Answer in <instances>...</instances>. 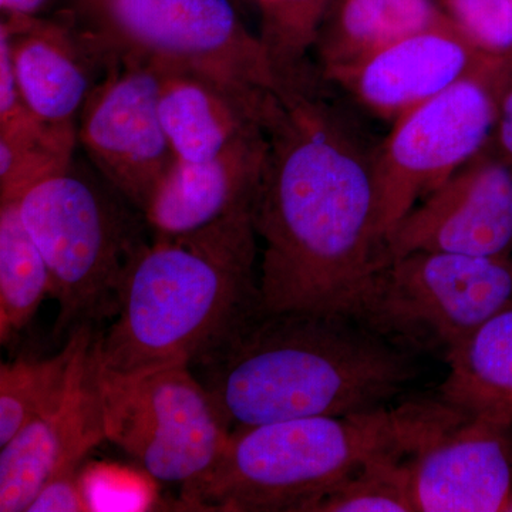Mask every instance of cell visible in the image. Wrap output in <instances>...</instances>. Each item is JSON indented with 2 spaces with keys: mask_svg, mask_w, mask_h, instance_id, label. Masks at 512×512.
<instances>
[{
  "mask_svg": "<svg viewBox=\"0 0 512 512\" xmlns=\"http://www.w3.org/2000/svg\"><path fill=\"white\" fill-rule=\"evenodd\" d=\"M254 202L262 308L356 316L383 242L376 141L312 67L279 83Z\"/></svg>",
  "mask_w": 512,
  "mask_h": 512,
  "instance_id": "cell-1",
  "label": "cell"
},
{
  "mask_svg": "<svg viewBox=\"0 0 512 512\" xmlns=\"http://www.w3.org/2000/svg\"><path fill=\"white\" fill-rule=\"evenodd\" d=\"M190 369L228 433L390 406L419 370L413 352L356 316L269 311L262 303Z\"/></svg>",
  "mask_w": 512,
  "mask_h": 512,
  "instance_id": "cell-2",
  "label": "cell"
},
{
  "mask_svg": "<svg viewBox=\"0 0 512 512\" xmlns=\"http://www.w3.org/2000/svg\"><path fill=\"white\" fill-rule=\"evenodd\" d=\"M252 211L188 234L151 237L130 266L113 323L97 335L101 367L131 373L190 366L261 305Z\"/></svg>",
  "mask_w": 512,
  "mask_h": 512,
  "instance_id": "cell-3",
  "label": "cell"
},
{
  "mask_svg": "<svg viewBox=\"0 0 512 512\" xmlns=\"http://www.w3.org/2000/svg\"><path fill=\"white\" fill-rule=\"evenodd\" d=\"M463 416L441 399L419 400L234 431L214 464L180 488L178 505L188 511L308 512L367 461L417 454Z\"/></svg>",
  "mask_w": 512,
  "mask_h": 512,
  "instance_id": "cell-4",
  "label": "cell"
},
{
  "mask_svg": "<svg viewBox=\"0 0 512 512\" xmlns=\"http://www.w3.org/2000/svg\"><path fill=\"white\" fill-rule=\"evenodd\" d=\"M73 161L18 202L23 224L49 268L59 312L56 340L83 325L114 319L148 225L103 177Z\"/></svg>",
  "mask_w": 512,
  "mask_h": 512,
  "instance_id": "cell-5",
  "label": "cell"
},
{
  "mask_svg": "<svg viewBox=\"0 0 512 512\" xmlns=\"http://www.w3.org/2000/svg\"><path fill=\"white\" fill-rule=\"evenodd\" d=\"M512 302V258L419 251L380 265L356 318L410 352L447 359Z\"/></svg>",
  "mask_w": 512,
  "mask_h": 512,
  "instance_id": "cell-6",
  "label": "cell"
},
{
  "mask_svg": "<svg viewBox=\"0 0 512 512\" xmlns=\"http://www.w3.org/2000/svg\"><path fill=\"white\" fill-rule=\"evenodd\" d=\"M96 376L106 441L153 480L184 487L220 456L229 433L190 366L111 372L96 350Z\"/></svg>",
  "mask_w": 512,
  "mask_h": 512,
  "instance_id": "cell-7",
  "label": "cell"
},
{
  "mask_svg": "<svg viewBox=\"0 0 512 512\" xmlns=\"http://www.w3.org/2000/svg\"><path fill=\"white\" fill-rule=\"evenodd\" d=\"M79 13L116 55L197 70L256 92L278 89L261 39L231 0H104Z\"/></svg>",
  "mask_w": 512,
  "mask_h": 512,
  "instance_id": "cell-8",
  "label": "cell"
},
{
  "mask_svg": "<svg viewBox=\"0 0 512 512\" xmlns=\"http://www.w3.org/2000/svg\"><path fill=\"white\" fill-rule=\"evenodd\" d=\"M501 60L404 114L377 144V229L383 244L421 200L490 143Z\"/></svg>",
  "mask_w": 512,
  "mask_h": 512,
  "instance_id": "cell-9",
  "label": "cell"
},
{
  "mask_svg": "<svg viewBox=\"0 0 512 512\" xmlns=\"http://www.w3.org/2000/svg\"><path fill=\"white\" fill-rule=\"evenodd\" d=\"M160 87L158 64L114 53L77 123L94 170L141 212L177 160L158 114Z\"/></svg>",
  "mask_w": 512,
  "mask_h": 512,
  "instance_id": "cell-10",
  "label": "cell"
},
{
  "mask_svg": "<svg viewBox=\"0 0 512 512\" xmlns=\"http://www.w3.org/2000/svg\"><path fill=\"white\" fill-rule=\"evenodd\" d=\"M419 251L512 258V164L481 150L390 232L382 265Z\"/></svg>",
  "mask_w": 512,
  "mask_h": 512,
  "instance_id": "cell-11",
  "label": "cell"
},
{
  "mask_svg": "<svg viewBox=\"0 0 512 512\" xmlns=\"http://www.w3.org/2000/svg\"><path fill=\"white\" fill-rule=\"evenodd\" d=\"M62 402L30 421L0 451V512H28L50 480L84 467L106 441L96 376L97 326L83 325Z\"/></svg>",
  "mask_w": 512,
  "mask_h": 512,
  "instance_id": "cell-12",
  "label": "cell"
},
{
  "mask_svg": "<svg viewBox=\"0 0 512 512\" xmlns=\"http://www.w3.org/2000/svg\"><path fill=\"white\" fill-rule=\"evenodd\" d=\"M504 56L487 55L447 19L360 63L320 74L360 110L393 124L460 80L491 69Z\"/></svg>",
  "mask_w": 512,
  "mask_h": 512,
  "instance_id": "cell-13",
  "label": "cell"
},
{
  "mask_svg": "<svg viewBox=\"0 0 512 512\" xmlns=\"http://www.w3.org/2000/svg\"><path fill=\"white\" fill-rule=\"evenodd\" d=\"M419 512L504 511L512 491V420L466 414L412 458Z\"/></svg>",
  "mask_w": 512,
  "mask_h": 512,
  "instance_id": "cell-14",
  "label": "cell"
},
{
  "mask_svg": "<svg viewBox=\"0 0 512 512\" xmlns=\"http://www.w3.org/2000/svg\"><path fill=\"white\" fill-rule=\"evenodd\" d=\"M20 92L30 113L52 126L77 127L92 93L93 67L114 59L92 29L73 28L74 20L2 19Z\"/></svg>",
  "mask_w": 512,
  "mask_h": 512,
  "instance_id": "cell-15",
  "label": "cell"
},
{
  "mask_svg": "<svg viewBox=\"0 0 512 512\" xmlns=\"http://www.w3.org/2000/svg\"><path fill=\"white\" fill-rule=\"evenodd\" d=\"M266 148L264 128L211 160H175L143 212L151 237L188 234L237 212L254 210Z\"/></svg>",
  "mask_w": 512,
  "mask_h": 512,
  "instance_id": "cell-16",
  "label": "cell"
},
{
  "mask_svg": "<svg viewBox=\"0 0 512 512\" xmlns=\"http://www.w3.org/2000/svg\"><path fill=\"white\" fill-rule=\"evenodd\" d=\"M158 67V114L177 160H211L241 138L264 130L275 92L245 89L185 67Z\"/></svg>",
  "mask_w": 512,
  "mask_h": 512,
  "instance_id": "cell-17",
  "label": "cell"
},
{
  "mask_svg": "<svg viewBox=\"0 0 512 512\" xmlns=\"http://www.w3.org/2000/svg\"><path fill=\"white\" fill-rule=\"evenodd\" d=\"M436 0H333L315 50L323 76L446 22Z\"/></svg>",
  "mask_w": 512,
  "mask_h": 512,
  "instance_id": "cell-18",
  "label": "cell"
},
{
  "mask_svg": "<svg viewBox=\"0 0 512 512\" xmlns=\"http://www.w3.org/2000/svg\"><path fill=\"white\" fill-rule=\"evenodd\" d=\"M440 399L461 412L512 420V302L446 359Z\"/></svg>",
  "mask_w": 512,
  "mask_h": 512,
  "instance_id": "cell-19",
  "label": "cell"
},
{
  "mask_svg": "<svg viewBox=\"0 0 512 512\" xmlns=\"http://www.w3.org/2000/svg\"><path fill=\"white\" fill-rule=\"evenodd\" d=\"M52 291L49 268L20 217L18 202L0 205V342L8 345Z\"/></svg>",
  "mask_w": 512,
  "mask_h": 512,
  "instance_id": "cell-20",
  "label": "cell"
},
{
  "mask_svg": "<svg viewBox=\"0 0 512 512\" xmlns=\"http://www.w3.org/2000/svg\"><path fill=\"white\" fill-rule=\"evenodd\" d=\"M79 143L77 127L36 117L0 128V205L19 202L37 184L66 170Z\"/></svg>",
  "mask_w": 512,
  "mask_h": 512,
  "instance_id": "cell-21",
  "label": "cell"
},
{
  "mask_svg": "<svg viewBox=\"0 0 512 512\" xmlns=\"http://www.w3.org/2000/svg\"><path fill=\"white\" fill-rule=\"evenodd\" d=\"M79 330L70 333L63 348L45 359H18L0 365V447L12 440L30 421L62 402Z\"/></svg>",
  "mask_w": 512,
  "mask_h": 512,
  "instance_id": "cell-22",
  "label": "cell"
},
{
  "mask_svg": "<svg viewBox=\"0 0 512 512\" xmlns=\"http://www.w3.org/2000/svg\"><path fill=\"white\" fill-rule=\"evenodd\" d=\"M387 453L372 458L333 485L308 512H413L412 458Z\"/></svg>",
  "mask_w": 512,
  "mask_h": 512,
  "instance_id": "cell-23",
  "label": "cell"
},
{
  "mask_svg": "<svg viewBox=\"0 0 512 512\" xmlns=\"http://www.w3.org/2000/svg\"><path fill=\"white\" fill-rule=\"evenodd\" d=\"M261 10L259 39L279 83L311 69L320 28L333 0H256Z\"/></svg>",
  "mask_w": 512,
  "mask_h": 512,
  "instance_id": "cell-24",
  "label": "cell"
},
{
  "mask_svg": "<svg viewBox=\"0 0 512 512\" xmlns=\"http://www.w3.org/2000/svg\"><path fill=\"white\" fill-rule=\"evenodd\" d=\"M448 22L491 56L512 50V0H436Z\"/></svg>",
  "mask_w": 512,
  "mask_h": 512,
  "instance_id": "cell-25",
  "label": "cell"
},
{
  "mask_svg": "<svg viewBox=\"0 0 512 512\" xmlns=\"http://www.w3.org/2000/svg\"><path fill=\"white\" fill-rule=\"evenodd\" d=\"M83 468L66 471L42 488L28 512H86L94 511L93 498Z\"/></svg>",
  "mask_w": 512,
  "mask_h": 512,
  "instance_id": "cell-26",
  "label": "cell"
},
{
  "mask_svg": "<svg viewBox=\"0 0 512 512\" xmlns=\"http://www.w3.org/2000/svg\"><path fill=\"white\" fill-rule=\"evenodd\" d=\"M32 117L35 116L26 107L20 92L8 29L0 23V128L15 126Z\"/></svg>",
  "mask_w": 512,
  "mask_h": 512,
  "instance_id": "cell-27",
  "label": "cell"
},
{
  "mask_svg": "<svg viewBox=\"0 0 512 512\" xmlns=\"http://www.w3.org/2000/svg\"><path fill=\"white\" fill-rule=\"evenodd\" d=\"M497 120L487 147L512 164V50L501 60L494 80Z\"/></svg>",
  "mask_w": 512,
  "mask_h": 512,
  "instance_id": "cell-28",
  "label": "cell"
},
{
  "mask_svg": "<svg viewBox=\"0 0 512 512\" xmlns=\"http://www.w3.org/2000/svg\"><path fill=\"white\" fill-rule=\"evenodd\" d=\"M53 0H0L5 18H40Z\"/></svg>",
  "mask_w": 512,
  "mask_h": 512,
  "instance_id": "cell-29",
  "label": "cell"
},
{
  "mask_svg": "<svg viewBox=\"0 0 512 512\" xmlns=\"http://www.w3.org/2000/svg\"><path fill=\"white\" fill-rule=\"evenodd\" d=\"M77 6V12H86V10H90L96 8V6L101 5L104 0H74Z\"/></svg>",
  "mask_w": 512,
  "mask_h": 512,
  "instance_id": "cell-30",
  "label": "cell"
},
{
  "mask_svg": "<svg viewBox=\"0 0 512 512\" xmlns=\"http://www.w3.org/2000/svg\"><path fill=\"white\" fill-rule=\"evenodd\" d=\"M503 512H512V491H511L510 497H508L507 503H505V505H504Z\"/></svg>",
  "mask_w": 512,
  "mask_h": 512,
  "instance_id": "cell-31",
  "label": "cell"
}]
</instances>
